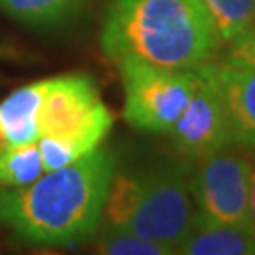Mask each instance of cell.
I'll return each mask as SVG.
<instances>
[{"instance_id":"1","label":"cell","mask_w":255,"mask_h":255,"mask_svg":"<svg viewBox=\"0 0 255 255\" xmlns=\"http://www.w3.org/2000/svg\"><path fill=\"white\" fill-rule=\"evenodd\" d=\"M116 170V153L99 146L30 185L0 189V223L38 246L80 244L101 227Z\"/></svg>"},{"instance_id":"2","label":"cell","mask_w":255,"mask_h":255,"mask_svg":"<svg viewBox=\"0 0 255 255\" xmlns=\"http://www.w3.org/2000/svg\"><path fill=\"white\" fill-rule=\"evenodd\" d=\"M110 61L197 70L216 61L223 44L199 0H110L101 30Z\"/></svg>"},{"instance_id":"3","label":"cell","mask_w":255,"mask_h":255,"mask_svg":"<svg viewBox=\"0 0 255 255\" xmlns=\"http://www.w3.org/2000/svg\"><path fill=\"white\" fill-rule=\"evenodd\" d=\"M189 174V164L174 161L146 170H116L102 210L104 225L136 233L178 254L195 221Z\"/></svg>"},{"instance_id":"4","label":"cell","mask_w":255,"mask_h":255,"mask_svg":"<svg viewBox=\"0 0 255 255\" xmlns=\"http://www.w3.org/2000/svg\"><path fill=\"white\" fill-rule=\"evenodd\" d=\"M112 127L114 116L91 76L46 78L36 142L46 172L74 163L99 147Z\"/></svg>"},{"instance_id":"5","label":"cell","mask_w":255,"mask_h":255,"mask_svg":"<svg viewBox=\"0 0 255 255\" xmlns=\"http://www.w3.org/2000/svg\"><path fill=\"white\" fill-rule=\"evenodd\" d=\"M118 66L125 93L123 116L140 132H168L201 80L199 70L164 68L136 59H123Z\"/></svg>"},{"instance_id":"6","label":"cell","mask_w":255,"mask_h":255,"mask_svg":"<svg viewBox=\"0 0 255 255\" xmlns=\"http://www.w3.org/2000/svg\"><path fill=\"white\" fill-rule=\"evenodd\" d=\"M231 146L195 161L189 174L195 221L250 225L254 159Z\"/></svg>"},{"instance_id":"7","label":"cell","mask_w":255,"mask_h":255,"mask_svg":"<svg viewBox=\"0 0 255 255\" xmlns=\"http://www.w3.org/2000/svg\"><path fill=\"white\" fill-rule=\"evenodd\" d=\"M168 134L174 149L191 163L237 146L225 102L204 74Z\"/></svg>"},{"instance_id":"8","label":"cell","mask_w":255,"mask_h":255,"mask_svg":"<svg viewBox=\"0 0 255 255\" xmlns=\"http://www.w3.org/2000/svg\"><path fill=\"white\" fill-rule=\"evenodd\" d=\"M197 70L216 85L225 102L237 147L255 151V68L210 61Z\"/></svg>"},{"instance_id":"9","label":"cell","mask_w":255,"mask_h":255,"mask_svg":"<svg viewBox=\"0 0 255 255\" xmlns=\"http://www.w3.org/2000/svg\"><path fill=\"white\" fill-rule=\"evenodd\" d=\"M44 93L46 80H38L9 93L0 102V151L38 142Z\"/></svg>"},{"instance_id":"10","label":"cell","mask_w":255,"mask_h":255,"mask_svg":"<svg viewBox=\"0 0 255 255\" xmlns=\"http://www.w3.org/2000/svg\"><path fill=\"white\" fill-rule=\"evenodd\" d=\"M182 255H255V233L250 225L193 221L191 233L178 248Z\"/></svg>"},{"instance_id":"11","label":"cell","mask_w":255,"mask_h":255,"mask_svg":"<svg viewBox=\"0 0 255 255\" xmlns=\"http://www.w3.org/2000/svg\"><path fill=\"white\" fill-rule=\"evenodd\" d=\"M83 0H0V8L15 21L36 28L63 25L74 19Z\"/></svg>"},{"instance_id":"12","label":"cell","mask_w":255,"mask_h":255,"mask_svg":"<svg viewBox=\"0 0 255 255\" xmlns=\"http://www.w3.org/2000/svg\"><path fill=\"white\" fill-rule=\"evenodd\" d=\"M218 32L221 44L240 36L255 23V0H199Z\"/></svg>"},{"instance_id":"13","label":"cell","mask_w":255,"mask_h":255,"mask_svg":"<svg viewBox=\"0 0 255 255\" xmlns=\"http://www.w3.org/2000/svg\"><path fill=\"white\" fill-rule=\"evenodd\" d=\"M46 172L38 144H25L0 151V189L25 187Z\"/></svg>"},{"instance_id":"14","label":"cell","mask_w":255,"mask_h":255,"mask_svg":"<svg viewBox=\"0 0 255 255\" xmlns=\"http://www.w3.org/2000/svg\"><path fill=\"white\" fill-rule=\"evenodd\" d=\"M97 252L106 255H172L170 248L125 229L104 225L97 237Z\"/></svg>"},{"instance_id":"15","label":"cell","mask_w":255,"mask_h":255,"mask_svg":"<svg viewBox=\"0 0 255 255\" xmlns=\"http://www.w3.org/2000/svg\"><path fill=\"white\" fill-rule=\"evenodd\" d=\"M223 47L219 61L242 68H255V23Z\"/></svg>"},{"instance_id":"16","label":"cell","mask_w":255,"mask_h":255,"mask_svg":"<svg viewBox=\"0 0 255 255\" xmlns=\"http://www.w3.org/2000/svg\"><path fill=\"white\" fill-rule=\"evenodd\" d=\"M250 227L255 233V159L252 168V191H250Z\"/></svg>"},{"instance_id":"17","label":"cell","mask_w":255,"mask_h":255,"mask_svg":"<svg viewBox=\"0 0 255 255\" xmlns=\"http://www.w3.org/2000/svg\"><path fill=\"white\" fill-rule=\"evenodd\" d=\"M254 157H255V151H254Z\"/></svg>"}]
</instances>
